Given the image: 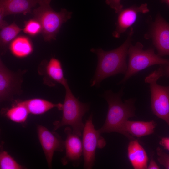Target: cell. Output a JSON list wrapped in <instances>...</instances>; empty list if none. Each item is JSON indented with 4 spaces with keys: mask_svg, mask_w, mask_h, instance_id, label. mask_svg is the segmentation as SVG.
<instances>
[{
    "mask_svg": "<svg viewBox=\"0 0 169 169\" xmlns=\"http://www.w3.org/2000/svg\"><path fill=\"white\" fill-rule=\"evenodd\" d=\"M133 29L131 28L127 39L120 46L114 49L105 51L101 48H92L90 51L97 56L98 62L91 86H99L105 79L119 74H125L127 70L126 57L131 45Z\"/></svg>",
    "mask_w": 169,
    "mask_h": 169,
    "instance_id": "obj_1",
    "label": "cell"
},
{
    "mask_svg": "<svg viewBox=\"0 0 169 169\" xmlns=\"http://www.w3.org/2000/svg\"><path fill=\"white\" fill-rule=\"evenodd\" d=\"M122 89L117 93L111 90L105 91L102 95L107 102L108 108L106 117L104 124L98 130L99 132L103 133L117 132L125 136L130 141L135 140L133 136L125 131V124L130 118L135 116L136 100L130 98L122 102Z\"/></svg>",
    "mask_w": 169,
    "mask_h": 169,
    "instance_id": "obj_2",
    "label": "cell"
},
{
    "mask_svg": "<svg viewBox=\"0 0 169 169\" xmlns=\"http://www.w3.org/2000/svg\"><path fill=\"white\" fill-rule=\"evenodd\" d=\"M51 0H39V6L33 11V18L41 25L44 40L48 42L56 40L62 25L71 18L72 13L65 9L59 12L54 11L50 5Z\"/></svg>",
    "mask_w": 169,
    "mask_h": 169,
    "instance_id": "obj_3",
    "label": "cell"
},
{
    "mask_svg": "<svg viewBox=\"0 0 169 169\" xmlns=\"http://www.w3.org/2000/svg\"><path fill=\"white\" fill-rule=\"evenodd\" d=\"M65 95L62 104V115L61 120L54 123V131L64 126H70L73 132L81 136L84 124L82 118L89 109V105L80 102L74 95L68 85L64 87Z\"/></svg>",
    "mask_w": 169,
    "mask_h": 169,
    "instance_id": "obj_4",
    "label": "cell"
},
{
    "mask_svg": "<svg viewBox=\"0 0 169 169\" xmlns=\"http://www.w3.org/2000/svg\"><path fill=\"white\" fill-rule=\"evenodd\" d=\"M143 48V45L139 42H137L134 45L131 44L128 52L129 60L127 70L119 84L125 83L132 76L151 66L169 65V59L156 54L153 49L144 50Z\"/></svg>",
    "mask_w": 169,
    "mask_h": 169,
    "instance_id": "obj_5",
    "label": "cell"
},
{
    "mask_svg": "<svg viewBox=\"0 0 169 169\" xmlns=\"http://www.w3.org/2000/svg\"><path fill=\"white\" fill-rule=\"evenodd\" d=\"M162 77L160 66L158 69L145 78V82L149 84L151 108L153 113L169 126V85L162 86L157 83L158 80Z\"/></svg>",
    "mask_w": 169,
    "mask_h": 169,
    "instance_id": "obj_6",
    "label": "cell"
},
{
    "mask_svg": "<svg viewBox=\"0 0 169 169\" xmlns=\"http://www.w3.org/2000/svg\"><path fill=\"white\" fill-rule=\"evenodd\" d=\"M91 114L84 124L82 133L83 156L84 159L83 167L85 169H92L95 161V154L97 148H103L106 145V141L94 127Z\"/></svg>",
    "mask_w": 169,
    "mask_h": 169,
    "instance_id": "obj_7",
    "label": "cell"
},
{
    "mask_svg": "<svg viewBox=\"0 0 169 169\" xmlns=\"http://www.w3.org/2000/svg\"><path fill=\"white\" fill-rule=\"evenodd\" d=\"M26 70L13 71L8 69L0 60V100L1 102L13 99L14 95L22 92L23 75Z\"/></svg>",
    "mask_w": 169,
    "mask_h": 169,
    "instance_id": "obj_8",
    "label": "cell"
},
{
    "mask_svg": "<svg viewBox=\"0 0 169 169\" xmlns=\"http://www.w3.org/2000/svg\"><path fill=\"white\" fill-rule=\"evenodd\" d=\"M37 131L48 167L51 168L54 153L56 151L62 152L64 150L65 141L57 133L50 131L42 125L37 126Z\"/></svg>",
    "mask_w": 169,
    "mask_h": 169,
    "instance_id": "obj_9",
    "label": "cell"
},
{
    "mask_svg": "<svg viewBox=\"0 0 169 169\" xmlns=\"http://www.w3.org/2000/svg\"><path fill=\"white\" fill-rule=\"evenodd\" d=\"M145 37H150L161 57L169 55V23L158 14L152 23L149 34Z\"/></svg>",
    "mask_w": 169,
    "mask_h": 169,
    "instance_id": "obj_10",
    "label": "cell"
},
{
    "mask_svg": "<svg viewBox=\"0 0 169 169\" xmlns=\"http://www.w3.org/2000/svg\"><path fill=\"white\" fill-rule=\"evenodd\" d=\"M39 74L43 76L44 83L50 87L54 86L56 83L61 84L64 87L68 84L64 75L61 61L54 57L49 61L44 60L38 69Z\"/></svg>",
    "mask_w": 169,
    "mask_h": 169,
    "instance_id": "obj_11",
    "label": "cell"
},
{
    "mask_svg": "<svg viewBox=\"0 0 169 169\" xmlns=\"http://www.w3.org/2000/svg\"><path fill=\"white\" fill-rule=\"evenodd\" d=\"M64 132L66 136L65 141V155L61 158V162L64 165L71 162L74 166H78L83 156L82 141L79 136L73 132L70 127H66Z\"/></svg>",
    "mask_w": 169,
    "mask_h": 169,
    "instance_id": "obj_12",
    "label": "cell"
},
{
    "mask_svg": "<svg viewBox=\"0 0 169 169\" xmlns=\"http://www.w3.org/2000/svg\"><path fill=\"white\" fill-rule=\"evenodd\" d=\"M149 11L146 3L142 4L140 6L134 5L123 8L118 13L116 28L112 33L113 36L116 38H119L136 22L139 13L144 14Z\"/></svg>",
    "mask_w": 169,
    "mask_h": 169,
    "instance_id": "obj_13",
    "label": "cell"
},
{
    "mask_svg": "<svg viewBox=\"0 0 169 169\" xmlns=\"http://www.w3.org/2000/svg\"><path fill=\"white\" fill-rule=\"evenodd\" d=\"M39 0H0V8L5 16L9 15L32 14V9Z\"/></svg>",
    "mask_w": 169,
    "mask_h": 169,
    "instance_id": "obj_14",
    "label": "cell"
},
{
    "mask_svg": "<svg viewBox=\"0 0 169 169\" xmlns=\"http://www.w3.org/2000/svg\"><path fill=\"white\" fill-rule=\"evenodd\" d=\"M127 156L134 169H147V155L137 140L130 141L127 147Z\"/></svg>",
    "mask_w": 169,
    "mask_h": 169,
    "instance_id": "obj_15",
    "label": "cell"
},
{
    "mask_svg": "<svg viewBox=\"0 0 169 169\" xmlns=\"http://www.w3.org/2000/svg\"><path fill=\"white\" fill-rule=\"evenodd\" d=\"M24 105L29 113L35 115L43 114L51 109L56 108L62 110V104L54 103L45 99L34 98L24 100H18Z\"/></svg>",
    "mask_w": 169,
    "mask_h": 169,
    "instance_id": "obj_16",
    "label": "cell"
},
{
    "mask_svg": "<svg viewBox=\"0 0 169 169\" xmlns=\"http://www.w3.org/2000/svg\"><path fill=\"white\" fill-rule=\"evenodd\" d=\"M156 125L153 120L143 121L128 120L125 123V129L128 134L132 136L140 137L153 134Z\"/></svg>",
    "mask_w": 169,
    "mask_h": 169,
    "instance_id": "obj_17",
    "label": "cell"
},
{
    "mask_svg": "<svg viewBox=\"0 0 169 169\" xmlns=\"http://www.w3.org/2000/svg\"><path fill=\"white\" fill-rule=\"evenodd\" d=\"M8 48L15 57L23 58L30 55L33 50L32 41L25 35L17 36L9 44Z\"/></svg>",
    "mask_w": 169,
    "mask_h": 169,
    "instance_id": "obj_18",
    "label": "cell"
},
{
    "mask_svg": "<svg viewBox=\"0 0 169 169\" xmlns=\"http://www.w3.org/2000/svg\"><path fill=\"white\" fill-rule=\"evenodd\" d=\"M2 112L9 120L19 123H24L29 114L26 107L18 100H14L11 107L3 109Z\"/></svg>",
    "mask_w": 169,
    "mask_h": 169,
    "instance_id": "obj_19",
    "label": "cell"
},
{
    "mask_svg": "<svg viewBox=\"0 0 169 169\" xmlns=\"http://www.w3.org/2000/svg\"><path fill=\"white\" fill-rule=\"evenodd\" d=\"M0 32L1 54L6 52L10 43L17 36L23 29L20 28L15 22L2 29Z\"/></svg>",
    "mask_w": 169,
    "mask_h": 169,
    "instance_id": "obj_20",
    "label": "cell"
},
{
    "mask_svg": "<svg viewBox=\"0 0 169 169\" xmlns=\"http://www.w3.org/2000/svg\"><path fill=\"white\" fill-rule=\"evenodd\" d=\"M25 167L18 163L9 153L5 151L0 153V169H22Z\"/></svg>",
    "mask_w": 169,
    "mask_h": 169,
    "instance_id": "obj_21",
    "label": "cell"
},
{
    "mask_svg": "<svg viewBox=\"0 0 169 169\" xmlns=\"http://www.w3.org/2000/svg\"><path fill=\"white\" fill-rule=\"evenodd\" d=\"M23 30L28 35L34 37L41 33L42 27L40 22L33 18L24 21Z\"/></svg>",
    "mask_w": 169,
    "mask_h": 169,
    "instance_id": "obj_22",
    "label": "cell"
},
{
    "mask_svg": "<svg viewBox=\"0 0 169 169\" xmlns=\"http://www.w3.org/2000/svg\"><path fill=\"white\" fill-rule=\"evenodd\" d=\"M157 160L159 163L167 169H169V154L165 152L158 147L156 149Z\"/></svg>",
    "mask_w": 169,
    "mask_h": 169,
    "instance_id": "obj_23",
    "label": "cell"
},
{
    "mask_svg": "<svg viewBox=\"0 0 169 169\" xmlns=\"http://www.w3.org/2000/svg\"><path fill=\"white\" fill-rule=\"evenodd\" d=\"M105 2L116 13H118L123 8L121 0H106Z\"/></svg>",
    "mask_w": 169,
    "mask_h": 169,
    "instance_id": "obj_24",
    "label": "cell"
},
{
    "mask_svg": "<svg viewBox=\"0 0 169 169\" xmlns=\"http://www.w3.org/2000/svg\"><path fill=\"white\" fill-rule=\"evenodd\" d=\"M159 144L164 149L169 151V137H162L159 142Z\"/></svg>",
    "mask_w": 169,
    "mask_h": 169,
    "instance_id": "obj_25",
    "label": "cell"
},
{
    "mask_svg": "<svg viewBox=\"0 0 169 169\" xmlns=\"http://www.w3.org/2000/svg\"><path fill=\"white\" fill-rule=\"evenodd\" d=\"M147 169H160L159 166L154 160L153 157L151 158L149 164L148 165Z\"/></svg>",
    "mask_w": 169,
    "mask_h": 169,
    "instance_id": "obj_26",
    "label": "cell"
},
{
    "mask_svg": "<svg viewBox=\"0 0 169 169\" xmlns=\"http://www.w3.org/2000/svg\"><path fill=\"white\" fill-rule=\"evenodd\" d=\"M160 66L162 69L163 77L166 76L169 77V65Z\"/></svg>",
    "mask_w": 169,
    "mask_h": 169,
    "instance_id": "obj_27",
    "label": "cell"
},
{
    "mask_svg": "<svg viewBox=\"0 0 169 169\" xmlns=\"http://www.w3.org/2000/svg\"><path fill=\"white\" fill-rule=\"evenodd\" d=\"M161 2L166 3L169 8V0H161Z\"/></svg>",
    "mask_w": 169,
    "mask_h": 169,
    "instance_id": "obj_28",
    "label": "cell"
}]
</instances>
